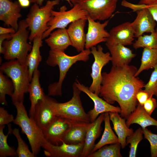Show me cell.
<instances>
[{"instance_id":"d6a6232c","label":"cell","mask_w":157,"mask_h":157,"mask_svg":"<svg viewBox=\"0 0 157 157\" xmlns=\"http://www.w3.org/2000/svg\"><path fill=\"white\" fill-rule=\"evenodd\" d=\"M149 35H141L133 43V47L137 49L140 48L157 49V28Z\"/></svg>"},{"instance_id":"ab89813d","label":"cell","mask_w":157,"mask_h":157,"mask_svg":"<svg viewBox=\"0 0 157 157\" xmlns=\"http://www.w3.org/2000/svg\"><path fill=\"white\" fill-rule=\"evenodd\" d=\"M143 107L146 111L150 115L157 107L156 99L152 97H149L145 102Z\"/></svg>"},{"instance_id":"b9f144b4","label":"cell","mask_w":157,"mask_h":157,"mask_svg":"<svg viewBox=\"0 0 157 157\" xmlns=\"http://www.w3.org/2000/svg\"><path fill=\"white\" fill-rule=\"evenodd\" d=\"M14 33H10L0 35V53H4V50L2 46L3 41L5 39L9 40L13 35Z\"/></svg>"},{"instance_id":"7c38bea8","label":"cell","mask_w":157,"mask_h":157,"mask_svg":"<svg viewBox=\"0 0 157 157\" xmlns=\"http://www.w3.org/2000/svg\"><path fill=\"white\" fill-rule=\"evenodd\" d=\"M84 143L70 144L62 141L58 145H54L48 142L43 138L41 143L44 153L49 157H80L83 150Z\"/></svg>"},{"instance_id":"ba28073f","label":"cell","mask_w":157,"mask_h":157,"mask_svg":"<svg viewBox=\"0 0 157 157\" xmlns=\"http://www.w3.org/2000/svg\"><path fill=\"white\" fill-rule=\"evenodd\" d=\"M73 6L69 10H67L65 6L61 7L58 11L51 10V18L47 24L49 28L43 34L42 39L48 37L55 29L66 28L68 25L76 20L87 18L88 12L78 3Z\"/></svg>"},{"instance_id":"30bf717a","label":"cell","mask_w":157,"mask_h":157,"mask_svg":"<svg viewBox=\"0 0 157 157\" xmlns=\"http://www.w3.org/2000/svg\"><path fill=\"white\" fill-rule=\"evenodd\" d=\"M91 53L94 57V60L91 67L90 76L92 82L89 89L92 92L99 95L102 79L101 71L103 67L111 60L110 53H104L100 45L96 48H91Z\"/></svg>"},{"instance_id":"44dd1931","label":"cell","mask_w":157,"mask_h":157,"mask_svg":"<svg viewBox=\"0 0 157 157\" xmlns=\"http://www.w3.org/2000/svg\"><path fill=\"white\" fill-rule=\"evenodd\" d=\"M106 47L110 52L113 66L119 67L129 65L136 56L130 49L121 44Z\"/></svg>"},{"instance_id":"f6af8a7d","label":"cell","mask_w":157,"mask_h":157,"mask_svg":"<svg viewBox=\"0 0 157 157\" xmlns=\"http://www.w3.org/2000/svg\"><path fill=\"white\" fill-rule=\"evenodd\" d=\"M157 3V0H140L139 4L151 5Z\"/></svg>"},{"instance_id":"f546056e","label":"cell","mask_w":157,"mask_h":157,"mask_svg":"<svg viewBox=\"0 0 157 157\" xmlns=\"http://www.w3.org/2000/svg\"><path fill=\"white\" fill-rule=\"evenodd\" d=\"M8 125V131L6 135L3 132L5 125L0 126V157L17 156L16 149L13 147L9 146L7 143V138L9 135L12 133L13 130L11 125Z\"/></svg>"},{"instance_id":"5b68a950","label":"cell","mask_w":157,"mask_h":157,"mask_svg":"<svg viewBox=\"0 0 157 157\" xmlns=\"http://www.w3.org/2000/svg\"><path fill=\"white\" fill-rule=\"evenodd\" d=\"M13 104L17 110L16 116L13 122L18 126L22 133L26 135L31 151L36 156L42 148L43 138L42 131L38 126L33 119L28 115L23 102H17Z\"/></svg>"},{"instance_id":"74e56055","label":"cell","mask_w":157,"mask_h":157,"mask_svg":"<svg viewBox=\"0 0 157 157\" xmlns=\"http://www.w3.org/2000/svg\"><path fill=\"white\" fill-rule=\"evenodd\" d=\"M129 6V8L133 10L134 11L140 8H147L151 14L155 21L157 22V3L151 5H146L139 4H135L131 3Z\"/></svg>"},{"instance_id":"bcb514c9","label":"cell","mask_w":157,"mask_h":157,"mask_svg":"<svg viewBox=\"0 0 157 157\" xmlns=\"http://www.w3.org/2000/svg\"><path fill=\"white\" fill-rule=\"evenodd\" d=\"M18 1L22 8H26L28 7L31 3L30 0H18Z\"/></svg>"},{"instance_id":"5bb4252c","label":"cell","mask_w":157,"mask_h":157,"mask_svg":"<svg viewBox=\"0 0 157 157\" xmlns=\"http://www.w3.org/2000/svg\"><path fill=\"white\" fill-rule=\"evenodd\" d=\"M54 100L49 95H45L43 99L38 102L35 107V113L32 118L42 131L48 126L56 116L52 107Z\"/></svg>"},{"instance_id":"e575fe53","label":"cell","mask_w":157,"mask_h":157,"mask_svg":"<svg viewBox=\"0 0 157 157\" xmlns=\"http://www.w3.org/2000/svg\"><path fill=\"white\" fill-rule=\"evenodd\" d=\"M143 132L142 128H139L126 138V145L130 144L129 157H135L138 144L143 139Z\"/></svg>"},{"instance_id":"f1b7e54d","label":"cell","mask_w":157,"mask_h":157,"mask_svg":"<svg viewBox=\"0 0 157 157\" xmlns=\"http://www.w3.org/2000/svg\"><path fill=\"white\" fill-rule=\"evenodd\" d=\"M157 65V49L144 48L140 66L135 74L137 76L143 71L154 68Z\"/></svg>"},{"instance_id":"603a6c76","label":"cell","mask_w":157,"mask_h":157,"mask_svg":"<svg viewBox=\"0 0 157 157\" xmlns=\"http://www.w3.org/2000/svg\"><path fill=\"white\" fill-rule=\"evenodd\" d=\"M45 41L51 50L65 51L69 46H72L66 28H57L51 32Z\"/></svg>"},{"instance_id":"1f68e13d","label":"cell","mask_w":157,"mask_h":157,"mask_svg":"<svg viewBox=\"0 0 157 157\" xmlns=\"http://www.w3.org/2000/svg\"><path fill=\"white\" fill-rule=\"evenodd\" d=\"M14 91L13 83L3 73L0 72V102L4 106L8 105L6 96L8 95L11 97Z\"/></svg>"},{"instance_id":"484cf974","label":"cell","mask_w":157,"mask_h":157,"mask_svg":"<svg viewBox=\"0 0 157 157\" xmlns=\"http://www.w3.org/2000/svg\"><path fill=\"white\" fill-rule=\"evenodd\" d=\"M43 34L40 33L34 38L33 41L32 49L26 58V63L28 67L30 81L34 71L38 69L40 63L42 60L40 49L42 45V37Z\"/></svg>"},{"instance_id":"ac0fdd59","label":"cell","mask_w":157,"mask_h":157,"mask_svg":"<svg viewBox=\"0 0 157 157\" xmlns=\"http://www.w3.org/2000/svg\"><path fill=\"white\" fill-rule=\"evenodd\" d=\"M135 11L137 16L131 25L135 37L138 38L144 33H151L155 31L156 21L149 10L146 8H138Z\"/></svg>"},{"instance_id":"9a60e30c","label":"cell","mask_w":157,"mask_h":157,"mask_svg":"<svg viewBox=\"0 0 157 157\" xmlns=\"http://www.w3.org/2000/svg\"><path fill=\"white\" fill-rule=\"evenodd\" d=\"M87 19L88 26L86 34L85 48L90 49L101 42H106L109 32L105 28L108 25L109 20H106L101 23L99 22L95 21L88 15Z\"/></svg>"},{"instance_id":"60d3db41","label":"cell","mask_w":157,"mask_h":157,"mask_svg":"<svg viewBox=\"0 0 157 157\" xmlns=\"http://www.w3.org/2000/svg\"><path fill=\"white\" fill-rule=\"evenodd\" d=\"M136 97L138 103L142 106L149 97L148 93L142 89L137 93Z\"/></svg>"},{"instance_id":"83f0119b","label":"cell","mask_w":157,"mask_h":157,"mask_svg":"<svg viewBox=\"0 0 157 157\" xmlns=\"http://www.w3.org/2000/svg\"><path fill=\"white\" fill-rule=\"evenodd\" d=\"M110 120L109 112L105 113L104 119L105 124L104 131L100 140L94 145L91 153L104 145L119 142L118 138L111 127Z\"/></svg>"},{"instance_id":"ee69618b","label":"cell","mask_w":157,"mask_h":157,"mask_svg":"<svg viewBox=\"0 0 157 157\" xmlns=\"http://www.w3.org/2000/svg\"><path fill=\"white\" fill-rule=\"evenodd\" d=\"M16 32V31L15 29L12 27L6 28L2 26L0 27V35L14 33Z\"/></svg>"},{"instance_id":"52a82bcc","label":"cell","mask_w":157,"mask_h":157,"mask_svg":"<svg viewBox=\"0 0 157 157\" xmlns=\"http://www.w3.org/2000/svg\"><path fill=\"white\" fill-rule=\"evenodd\" d=\"M60 2V0H49L44 6L40 7L36 3L31 6L25 19L30 31L28 38L30 41H33L37 35L43 33L48 29L47 24L51 18V11Z\"/></svg>"},{"instance_id":"f35d334b","label":"cell","mask_w":157,"mask_h":157,"mask_svg":"<svg viewBox=\"0 0 157 157\" xmlns=\"http://www.w3.org/2000/svg\"><path fill=\"white\" fill-rule=\"evenodd\" d=\"M14 119L13 115L9 114L3 107H0V126L9 124L13 122Z\"/></svg>"},{"instance_id":"cb8c5ba5","label":"cell","mask_w":157,"mask_h":157,"mask_svg":"<svg viewBox=\"0 0 157 157\" xmlns=\"http://www.w3.org/2000/svg\"><path fill=\"white\" fill-rule=\"evenodd\" d=\"M109 113L110 120L113 123V129L117 136L119 142L121 147L124 149L126 145L127 137L133 133V130L127 126L125 119L122 118L118 113L109 112Z\"/></svg>"},{"instance_id":"d4e9b609","label":"cell","mask_w":157,"mask_h":157,"mask_svg":"<svg viewBox=\"0 0 157 157\" xmlns=\"http://www.w3.org/2000/svg\"><path fill=\"white\" fill-rule=\"evenodd\" d=\"M91 122L73 124L63 137L62 141L70 144L84 143Z\"/></svg>"},{"instance_id":"3957f363","label":"cell","mask_w":157,"mask_h":157,"mask_svg":"<svg viewBox=\"0 0 157 157\" xmlns=\"http://www.w3.org/2000/svg\"><path fill=\"white\" fill-rule=\"evenodd\" d=\"M18 30L10 39L4 40L2 46L4 50V58L7 60H16L22 64H26L28 53L32 45L28 42L29 38L28 27L25 19L18 23Z\"/></svg>"},{"instance_id":"8d00e7d4","label":"cell","mask_w":157,"mask_h":157,"mask_svg":"<svg viewBox=\"0 0 157 157\" xmlns=\"http://www.w3.org/2000/svg\"><path fill=\"white\" fill-rule=\"evenodd\" d=\"M144 138L149 142L150 145L151 157H157V134H155L146 128H142Z\"/></svg>"},{"instance_id":"8fae6325","label":"cell","mask_w":157,"mask_h":157,"mask_svg":"<svg viewBox=\"0 0 157 157\" xmlns=\"http://www.w3.org/2000/svg\"><path fill=\"white\" fill-rule=\"evenodd\" d=\"M73 124L67 119L56 116L51 122L42 131L43 137L52 144H60L62 143L63 137Z\"/></svg>"},{"instance_id":"9c48e42d","label":"cell","mask_w":157,"mask_h":157,"mask_svg":"<svg viewBox=\"0 0 157 157\" xmlns=\"http://www.w3.org/2000/svg\"><path fill=\"white\" fill-rule=\"evenodd\" d=\"M119 0H78L77 3L93 19L104 21L115 11Z\"/></svg>"},{"instance_id":"836d02e7","label":"cell","mask_w":157,"mask_h":157,"mask_svg":"<svg viewBox=\"0 0 157 157\" xmlns=\"http://www.w3.org/2000/svg\"><path fill=\"white\" fill-rule=\"evenodd\" d=\"M12 134L16 137L17 142L16 151L18 157H36L32 152L30 150L28 146L21 137L18 129L15 128L13 130Z\"/></svg>"},{"instance_id":"4fadbf2b","label":"cell","mask_w":157,"mask_h":157,"mask_svg":"<svg viewBox=\"0 0 157 157\" xmlns=\"http://www.w3.org/2000/svg\"><path fill=\"white\" fill-rule=\"evenodd\" d=\"M74 83L77 88L85 93L94 103V108L88 113L90 122L94 121L99 115L102 113L109 112L120 113V107L114 106L103 100L99 95L91 92L89 88L81 84L77 80H76Z\"/></svg>"},{"instance_id":"d590c367","label":"cell","mask_w":157,"mask_h":157,"mask_svg":"<svg viewBox=\"0 0 157 157\" xmlns=\"http://www.w3.org/2000/svg\"><path fill=\"white\" fill-rule=\"evenodd\" d=\"M154 68L149 81L144 87L149 97L153 95L157 97V65Z\"/></svg>"},{"instance_id":"277c9868","label":"cell","mask_w":157,"mask_h":157,"mask_svg":"<svg viewBox=\"0 0 157 157\" xmlns=\"http://www.w3.org/2000/svg\"><path fill=\"white\" fill-rule=\"evenodd\" d=\"M0 71L11 79L14 91L11 97L13 104L23 102L24 95L28 92L30 82L28 67L26 64H22L16 60H9L3 63Z\"/></svg>"},{"instance_id":"7402d4cb","label":"cell","mask_w":157,"mask_h":157,"mask_svg":"<svg viewBox=\"0 0 157 157\" xmlns=\"http://www.w3.org/2000/svg\"><path fill=\"white\" fill-rule=\"evenodd\" d=\"M40 71L38 69H36L33 73L28 87V92L29 94V99L31 101L29 115L31 118L33 117L37 104L40 100L43 99L45 95L40 84Z\"/></svg>"},{"instance_id":"2e32d148","label":"cell","mask_w":157,"mask_h":157,"mask_svg":"<svg viewBox=\"0 0 157 157\" xmlns=\"http://www.w3.org/2000/svg\"><path fill=\"white\" fill-rule=\"evenodd\" d=\"M131 23L127 22L113 27L109 32V36L106 42V46L132 44L135 37L134 32Z\"/></svg>"},{"instance_id":"e0dca14e","label":"cell","mask_w":157,"mask_h":157,"mask_svg":"<svg viewBox=\"0 0 157 157\" xmlns=\"http://www.w3.org/2000/svg\"><path fill=\"white\" fill-rule=\"evenodd\" d=\"M22 8L18 1L0 0V20L17 31L19 27L18 20L22 16L20 13Z\"/></svg>"},{"instance_id":"8992f818","label":"cell","mask_w":157,"mask_h":157,"mask_svg":"<svg viewBox=\"0 0 157 157\" xmlns=\"http://www.w3.org/2000/svg\"><path fill=\"white\" fill-rule=\"evenodd\" d=\"M73 96L69 101L59 103L55 99L52 107L56 116L67 119L72 123L90 122L89 116L82 106L80 94L81 91L74 83L72 85Z\"/></svg>"},{"instance_id":"4dcf8cb0","label":"cell","mask_w":157,"mask_h":157,"mask_svg":"<svg viewBox=\"0 0 157 157\" xmlns=\"http://www.w3.org/2000/svg\"><path fill=\"white\" fill-rule=\"evenodd\" d=\"M121 147L119 142L106 145L90 153L88 157H122Z\"/></svg>"},{"instance_id":"ffe728a7","label":"cell","mask_w":157,"mask_h":157,"mask_svg":"<svg viewBox=\"0 0 157 157\" xmlns=\"http://www.w3.org/2000/svg\"><path fill=\"white\" fill-rule=\"evenodd\" d=\"M104 113H102L93 122H91L87 131L81 157H88L91 153L94 142L100 136L102 128L101 124L104 121Z\"/></svg>"},{"instance_id":"7a4b0ae2","label":"cell","mask_w":157,"mask_h":157,"mask_svg":"<svg viewBox=\"0 0 157 157\" xmlns=\"http://www.w3.org/2000/svg\"><path fill=\"white\" fill-rule=\"evenodd\" d=\"M91 53L90 49H85L73 56H69L64 51L50 49L46 63L48 65L51 67L58 65L60 73L58 81L50 84L48 86V95L61 96L63 83L70 68L77 61H88Z\"/></svg>"},{"instance_id":"4316f807","label":"cell","mask_w":157,"mask_h":157,"mask_svg":"<svg viewBox=\"0 0 157 157\" xmlns=\"http://www.w3.org/2000/svg\"><path fill=\"white\" fill-rule=\"evenodd\" d=\"M126 119V124L129 127L133 124H138L143 129L151 126H157V120L152 117L146 111L143 106L138 103L135 109Z\"/></svg>"},{"instance_id":"6da1fadb","label":"cell","mask_w":157,"mask_h":157,"mask_svg":"<svg viewBox=\"0 0 157 157\" xmlns=\"http://www.w3.org/2000/svg\"><path fill=\"white\" fill-rule=\"evenodd\" d=\"M138 69L129 65L112 66L110 72L102 73L99 96L112 104L117 102L121 109L120 116L127 119L138 104L136 94L145 84L135 76Z\"/></svg>"},{"instance_id":"d6986e66","label":"cell","mask_w":157,"mask_h":157,"mask_svg":"<svg viewBox=\"0 0 157 157\" xmlns=\"http://www.w3.org/2000/svg\"><path fill=\"white\" fill-rule=\"evenodd\" d=\"M87 19H80L71 23L67 29L72 46L78 52H80L85 49L86 34L84 28Z\"/></svg>"},{"instance_id":"7bdbcfd3","label":"cell","mask_w":157,"mask_h":157,"mask_svg":"<svg viewBox=\"0 0 157 157\" xmlns=\"http://www.w3.org/2000/svg\"><path fill=\"white\" fill-rule=\"evenodd\" d=\"M45 0H30L31 3H36L41 7ZM67 1L71 5H74L77 3L78 0H62Z\"/></svg>"}]
</instances>
